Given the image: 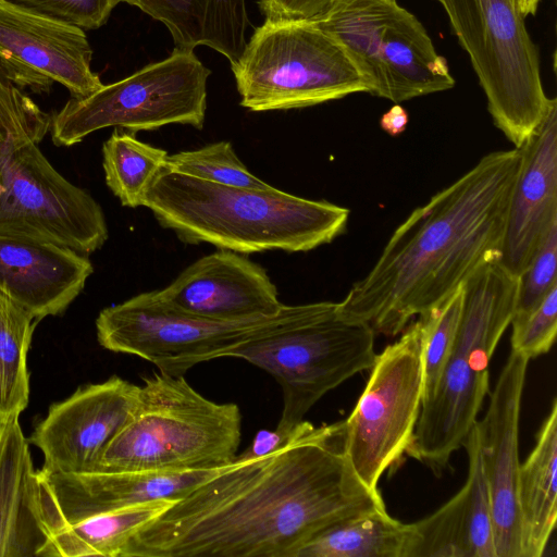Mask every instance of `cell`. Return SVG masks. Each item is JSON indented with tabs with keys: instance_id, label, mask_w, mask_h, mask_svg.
<instances>
[{
	"instance_id": "cell-1",
	"label": "cell",
	"mask_w": 557,
	"mask_h": 557,
	"mask_svg": "<svg viewBox=\"0 0 557 557\" xmlns=\"http://www.w3.org/2000/svg\"><path fill=\"white\" fill-rule=\"evenodd\" d=\"M344 429L304 420L276 451L236 456L139 529L122 557H294L325 528L386 509L352 470Z\"/></svg>"
},
{
	"instance_id": "cell-2",
	"label": "cell",
	"mask_w": 557,
	"mask_h": 557,
	"mask_svg": "<svg viewBox=\"0 0 557 557\" xmlns=\"http://www.w3.org/2000/svg\"><path fill=\"white\" fill-rule=\"evenodd\" d=\"M520 148L494 151L414 209L394 231L368 274L338 302L346 320L396 336L458 289L482 265L500 260Z\"/></svg>"
},
{
	"instance_id": "cell-3",
	"label": "cell",
	"mask_w": 557,
	"mask_h": 557,
	"mask_svg": "<svg viewBox=\"0 0 557 557\" xmlns=\"http://www.w3.org/2000/svg\"><path fill=\"white\" fill-rule=\"evenodd\" d=\"M186 244L209 243L238 253L309 251L344 233L349 210L273 186L221 185L163 168L143 202Z\"/></svg>"
},
{
	"instance_id": "cell-4",
	"label": "cell",
	"mask_w": 557,
	"mask_h": 557,
	"mask_svg": "<svg viewBox=\"0 0 557 557\" xmlns=\"http://www.w3.org/2000/svg\"><path fill=\"white\" fill-rule=\"evenodd\" d=\"M0 234L89 255L108 239L100 205L66 181L38 148L51 116L0 67Z\"/></svg>"
},
{
	"instance_id": "cell-5",
	"label": "cell",
	"mask_w": 557,
	"mask_h": 557,
	"mask_svg": "<svg viewBox=\"0 0 557 557\" xmlns=\"http://www.w3.org/2000/svg\"><path fill=\"white\" fill-rule=\"evenodd\" d=\"M519 276L499 260L463 283L456 338L434 393L422 401L406 454L441 474L463 447L488 393L492 356L513 315Z\"/></svg>"
},
{
	"instance_id": "cell-6",
	"label": "cell",
	"mask_w": 557,
	"mask_h": 557,
	"mask_svg": "<svg viewBox=\"0 0 557 557\" xmlns=\"http://www.w3.org/2000/svg\"><path fill=\"white\" fill-rule=\"evenodd\" d=\"M242 437L235 404H218L183 375L144 377L128 423L110 441L94 471L186 472L231 463Z\"/></svg>"
},
{
	"instance_id": "cell-7",
	"label": "cell",
	"mask_w": 557,
	"mask_h": 557,
	"mask_svg": "<svg viewBox=\"0 0 557 557\" xmlns=\"http://www.w3.org/2000/svg\"><path fill=\"white\" fill-rule=\"evenodd\" d=\"M231 69L240 106L253 112L301 109L369 92L345 48L313 20H264Z\"/></svg>"
},
{
	"instance_id": "cell-8",
	"label": "cell",
	"mask_w": 557,
	"mask_h": 557,
	"mask_svg": "<svg viewBox=\"0 0 557 557\" xmlns=\"http://www.w3.org/2000/svg\"><path fill=\"white\" fill-rule=\"evenodd\" d=\"M487 99L495 126L521 148L557 101L544 91L540 55L513 0H435Z\"/></svg>"
},
{
	"instance_id": "cell-9",
	"label": "cell",
	"mask_w": 557,
	"mask_h": 557,
	"mask_svg": "<svg viewBox=\"0 0 557 557\" xmlns=\"http://www.w3.org/2000/svg\"><path fill=\"white\" fill-rule=\"evenodd\" d=\"M324 305H285L274 317L221 322L188 313L152 290L101 310L97 338L108 350L137 356L178 376L198 363L228 357L245 342L305 321Z\"/></svg>"
},
{
	"instance_id": "cell-10",
	"label": "cell",
	"mask_w": 557,
	"mask_h": 557,
	"mask_svg": "<svg viewBox=\"0 0 557 557\" xmlns=\"http://www.w3.org/2000/svg\"><path fill=\"white\" fill-rule=\"evenodd\" d=\"M373 330L338 313V302L326 301L311 318L282 327L233 349L228 357L244 359L270 373L283 393L276 430L289 436L306 413L327 392L375 361Z\"/></svg>"
},
{
	"instance_id": "cell-11",
	"label": "cell",
	"mask_w": 557,
	"mask_h": 557,
	"mask_svg": "<svg viewBox=\"0 0 557 557\" xmlns=\"http://www.w3.org/2000/svg\"><path fill=\"white\" fill-rule=\"evenodd\" d=\"M313 21L345 48L374 96L399 103L455 86L422 23L397 0H332Z\"/></svg>"
},
{
	"instance_id": "cell-12",
	"label": "cell",
	"mask_w": 557,
	"mask_h": 557,
	"mask_svg": "<svg viewBox=\"0 0 557 557\" xmlns=\"http://www.w3.org/2000/svg\"><path fill=\"white\" fill-rule=\"evenodd\" d=\"M210 75L194 50L174 48L168 58L102 85L87 97H72L51 119L52 140L70 147L111 126L131 133L169 124L201 129Z\"/></svg>"
},
{
	"instance_id": "cell-13",
	"label": "cell",
	"mask_w": 557,
	"mask_h": 557,
	"mask_svg": "<svg viewBox=\"0 0 557 557\" xmlns=\"http://www.w3.org/2000/svg\"><path fill=\"white\" fill-rule=\"evenodd\" d=\"M399 339L376 355L369 380L344 420L345 454L370 490L406 454L423 398L420 322L408 324Z\"/></svg>"
},
{
	"instance_id": "cell-14",
	"label": "cell",
	"mask_w": 557,
	"mask_h": 557,
	"mask_svg": "<svg viewBox=\"0 0 557 557\" xmlns=\"http://www.w3.org/2000/svg\"><path fill=\"white\" fill-rule=\"evenodd\" d=\"M140 386L113 375L78 387L52 404L29 442L44 455L46 473L94 471L110 441L128 423L139 400Z\"/></svg>"
},
{
	"instance_id": "cell-15",
	"label": "cell",
	"mask_w": 557,
	"mask_h": 557,
	"mask_svg": "<svg viewBox=\"0 0 557 557\" xmlns=\"http://www.w3.org/2000/svg\"><path fill=\"white\" fill-rule=\"evenodd\" d=\"M91 57L84 30L0 0V67L20 88L44 94L59 83L73 98L87 97L103 85Z\"/></svg>"
},
{
	"instance_id": "cell-16",
	"label": "cell",
	"mask_w": 557,
	"mask_h": 557,
	"mask_svg": "<svg viewBox=\"0 0 557 557\" xmlns=\"http://www.w3.org/2000/svg\"><path fill=\"white\" fill-rule=\"evenodd\" d=\"M530 359L511 349L474 431L487 484L496 557H522L517 497L519 419Z\"/></svg>"
},
{
	"instance_id": "cell-17",
	"label": "cell",
	"mask_w": 557,
	"mask_h": 557,
	"mask_svg": "<svg viewBox=\"0 0 557 557\" xmlns=\"http://www.w3.org/2000/svg\"><path fill=\"white\" fill-rule=\"evenodd\" d=\"M223 467L186 472H38L45 512L53 533L64 525L123 507L158 499H178Z\"/></svg>"
},
{
	"instance_id": "cell-18",
	"label": "cell",
	"mask_w": 557,
	"mask_h": 557,
	"mask_svg": "<svg viewBox=\"0 0 557 557\" xmlns=\"http://www.w3.org/2000/svg\"><path fill=\"white\" fill-rule=\"evenodd\" d=\"M160 292L180 309L221 322L274 317L285 307L262 267L226 249L198 259Z\"/></svg>"
},
{
	"instance_id": "cell-19",
	"label": "cell",
	"mask_w": 557,
	"mask_h": 557,
	"mask_svg": "<svg viewBox=\"0 0 557 557\" xmlns=\"http://www.w3.org/2000/svg\"><path fill=\"white\" fill-rule=\"evenodd\" d=\"M520 149L522 162L510 198L499 260L517 276L557 222V101Z\"/></svg>"
},
{
	"instance_id": "cell-20",
	"label": "cell",
	"mask_w": 557,
	"mask_h": 557,
	"mask_svg": "<svg viewBox=\"0 0 557 557\" xmlns=\"http://www.w3.org/2000/svg\"><path fill=\"white\" fill-rule=\"evenodd\" d=\"M92 271L73 249L0 234V289L37 321L64 312Z\"/></svg>"
},
{
	"instance_id": "cell-21",
	"label": "cell",
	"mask_w": 557,
	"mask_h": 557,
	"mask_svg": "<svg viewBox=\"0 0 557 557\" xmlns=\"http://www.w3.org/2000/svg\"><path fill=\"white\" fill-rule=\"evenodd\" d=\"M18 418L0 421V557H45L52 532Z\"/></svg>"
},
{
	"instance_id": "cell-22",
	"label": "cell",
	"mask_w": 557,
	"mask_h": 557,
	"mask_svg": "<svg viewBox=\"0 0 557 557\" xmlns=\"http://www.w3.org/2000/svg\"><path fill=\"white\" fill-rule=\"evenodd\" d=\"M468 475L463 486L430 516L412 523L408 557H496L487 484L474 425L463 445Z\"/></svg>"
},
{
	"instance_id": "cell-23",
	"label": "cell",
	"mask_w": 557,
	"mask_h": 557,
	"mask_svg": "<svg viewBox=\"0 0 557 557\" xmlns=\"http://www.w3.org/2000/svg\"><path fill=\"white\" fill-rule=\"evenodd\" d=\"M161 22L174 48L207 46L232 64L246 46L249 18L245 0H119Z\"/></svg>"
},
{
	"instance_id": "cell-24",
	"label": "cell",
	"mask_w": 557,
	"mask_h": 557,
	"mask_svg": "<svg viewBox=\"0 0 557 557\" xmlns=\"http://www.w3.org/2000/svg\"><path fill=\"white\" fill-rule=\"evenodd\" d=\"M557 400L553 399L535 445L518 474L522 557L544 555L557 520Z\"/></svg>"
},
{
	"instance_id": "cell-25",
	"label": "cell",
	"mask_w": 557,
	"mask_h": 557,
	"mask_svg": "<svg viewBox=\"0 0 557 557\" xmlns=\"http://www.w3.org/2000/svg\"><path fill=\"white\" fill-rule=\"evenodd\" d=\"M414 539L412 523L386 509L343 519L317 533L294 557H408Z\"/></svg>"
},
{
	"instance_id": "cell-26",
	"label": "cell",
	"mask_w": 557,
	"mask_h": 557,
	"mask_svg": "<svg viewBox=\"0 0 557 557\" xmlns=\"http://www.w3.org/2000/svg\"><path fill=\"white\" fill-rule=\"evenodd\" d=\"M158 499L98 515L52 533L45 557H122L136 532L172 503Z\"/></svg>"
},
{
	"instance_id": "cell-27",
	"label": "cell",
	"mask_w": 557,
	"mask_h": 557,
	"mask_svg": "<svg viewBox=\"0 0 557 557\" xmlns=\"http://www.w3.org/2000/svg\"><path fill=\"white\" fill-rule=\"evenodd\" d=\"M37 322L0 289V421L20 416L28 405L27 355Z\"/></svg>"
},
{
	"instance_id": "cell-28",
	"label": "cell",
	"mask_w": 557,
	"mask_h": 557,
	"mask_svg": "<svg viewBox=\"0 0 557 557\" xmlns=\"http://www.w3.org/2000/svg\"><path fill=\"white\" fill-rule=\"evenodd\" d=\"M106 183L122 206L137 208L165 166L168 151L116 128L102 146Z\"/></svg>"
},
{
	"instance_id": "cell-29",
	"label": "cell",
	"mask_w": 557,
	"mask_h": 557,
	"mask_svg": "<svg viewBox=\"0 0 557 557\" xmlns=\"http://www.w3.org/2000/svg\"><path fill=\"white\" fill-rule=\"evenodd\" d=\"M463 300V285L418 317L421 330L423 398L434 393L453 348Z\"/></svg>"
},
{
	"instance_id": "cell-30",
	"label": "cell",
	"mask_w": 557,
	"mask_h": 557,
	"mask_svg": "<svg viewBox=\"0 0 557 557\" xmlns=\"http://www.w3.org/2000/svg\"><path fill=\"white\" fill-rule=\"evenodd\" d=\"M164 168L226 186L257 189L271 187L250 173L230 141H218L196 150L169 154Z\"/></svg>"
},
{
	"instance_id": "cell-31",
	"label": "cell",
	"mask_w": 557,
	"mask_h": 557,
	"mask_svg": "<svg viewBox=\"0 0 557 557\" xmlns=\"http://www.w3.org/2000/svg\"><path fill=\"white\" fill-rule=\"evenodd\" d=\"M511 349L532 359L548 352L557 333V284L529 312L510 321Z\"/></svg>"
},
{
	"instance_id": "cell-32",
	"label": "cell",
	"mask_w": 557,
	"mask_h": 557,
	"mask_svg": "<svg viewBox=\"0 0 557 557\" xmlns=\"http://www.w3.org/2000/svg\"><path fill=\"white\" fill-rule=\"evenodd\" d=\"M557 222H555L535 252L529 264L519 275L518 294L512 317L531 311L557 284Z\"/></svg>"
},
{
	"instance_id": "cell-33",
	"label": "cell",
	"mask_w": 557,
	"mask_h": 557,
	"mask_svg": "<svg viewBox=\"0 0 557 557\" xmlns=\"http://www.w3.org/2000/svg\"><path fill=\"white\" fill-rule=\"evenodd\" d=\"M47 20L79 28L97 29L109 20L119 0H3Z\"/></svg>"
},
{
	"instance_id": "cell-34",
	"label": "cell",
	"mask_w": 557,
	"mask_h": 557,
	"mask_svg": "<svg viewBox=\"0 0 557 557\" xmlns=\"http://www.w3.org/2000/svg\"><path fill=\"white\" fill-rule=\"evenodd\" d=\"M332 0H259L265 20H313L322 14Z\"/></svg>"
},
{
	"instance_id": "cell-35",
	"label": "cell",
	"mask_w": 557,
	"mask_h": 557,
	"mask_svg": "<svg viewBox=\"0 0 557 557\" xmlns=\"http://www.w3.org/2000/svg\"><path fill=\"white\" fill-rule=\"evenodd\" d=\"M288 437L289 436L280 433L276 429L274 431L260 430L256 433L250 446L240 455H237V457L250 459L267 456L281 448Z\"/></svg>"
},
{
	"instance_id": "cell-36",
	"label": "cell",
	"mask_w": 557,
	"mask_h": 557,
	"mask_svg": "<svg viewBox=\"0 0 557 557\" xmlns=\"http://www.w3.org/2000/svg\"><path fill=\"white\" fill-rule=\"evenodd\" d=\"M408 121L407 111L400 104H395L382 115L380 125L391 136H397L406 129Z\"/></svg>"
},
{
	"instance_id": "cell-37",
	"label": "cell",
	"mask_w": 557,
	"mask_h": 557,
	"mask_svg": "<svg viewBox=\"0 0 557 557\" xmlns=\"http://www.w3.org/2000/svg\"><path fill=\"white\" fill-rule=\"evenodd\" d=\"M518 11L523 17L534 15L541 0H513Z\"/></svg>"
},
{
	"instance_id": "cell-38",
	"label": "cell",
	"mask_w": 557,
	"mask_h": 557,
	"mask_svg": "<svg viewBox=\"0 0 557 557\" xmlns=\"http://www.w3.org/2000/svg\"><path fill=\"white\" fill-rule=\"evenodd\" d=\"M1 138H2V120H1V115H0V143H1Z\"/></svg>"
}]
</instances>
